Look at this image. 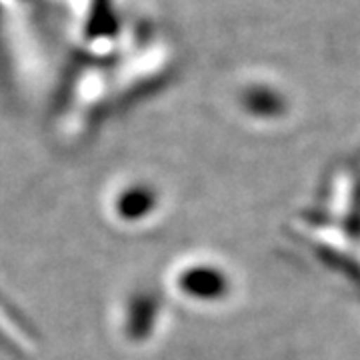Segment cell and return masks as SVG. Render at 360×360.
Listing matches in <instances>:
<instances>
[{
  "label": "cell",
  "mask_w": 360,
  "mask_h": 360,
  "mask_svg": "<svg viewBox=\"0 0 360 360\" xmlns=\"http://www.w3.org/2000/svg\"><path fill=\"white\" fill-rule=\"evenodd\" d=\"M179 286L182 292L194 298H217V300L229 290L226 276L222 274V270H214L205 264L182 270V274L179 276Z\"/></svg>",
  "instance_id": "1"
}]
</instances>
